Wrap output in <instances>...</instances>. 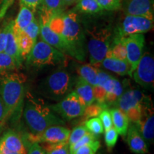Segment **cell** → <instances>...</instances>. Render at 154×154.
Listing matches in <instances>:
<instances>
[{
  "instance_id": "obj_1",
  "label": "cell",
  "mask_w": 154,
  "mask_h": 154,
  "mask_svg": "<svg viewBox=\"0 0 154 154\" xmlns=\"http://www.w3.org/2000/svg\"><path fill=\"white\" fill-rule=\"evenodd\" d=\"M49 26L85 59V29L75 9L53 15L49 21Z\"/></svg>"
},
{
  "instance_id": "obj_2",
  "label": "cell",
  "mask_w": 154,
  "mask_h": 154,
  "mask_svg": "<svg viewBox=\"0 0 154 154\" xmlns=\"http://www.w3.org/2000/svg\"><path fill=\"white\" fill-rule=\"evenodd\" d=\"M25 82L24 75L20 73L11 72L0 75V98L7 119L22 107L25 96Z\"/></svg>"
},
{
  "instance_id": "obj_3",
  "label": "cell",
  "mask_w": 154,
  "mask_h": 154,
  "mask_svg": "<svg viewBox=\"0 0 154 154\" xmlns=\"http://www.w3.org/2000/svg\"><path fill=\"white\" fill-rule=\"evenodd\" d=\"M24 121L31 134H38L48 127L64 124L62 119L57 116L49 106L44 102L27 94V100L23 112Z\"/></svg>"
},
{
  "instance_id": "obj_4",
  "label": "cell",
  "mask_w": 154,
  "mask_h": 154,
  "mask_svg": "<svg viewBox=\"0 0 154 154\" xmlns=\"http://www.w3.org/2000/svg\"><path fill=\"white\" fill-rule=\"evenodd\" d=\"M86 35H88L87 50L91 65L99 67L104 59L112 42L114 30L109 25L94 26L85 28Z\"/></svg>"
},
{
  "instance_id": "obj_5",
  "label": "cell",
  "mask_w": 154,
  "mask_h": 154,
  "mask_svg": "<svg viewBox=\"0 0 154 154\" xmlns=\"http://www.w3.org/2000/svg\"><path fill=\"white\" fill-rule=\"evenodd\" d=\"M76 78L66 69H57L42 83V94L51 100L60 101L74 91Z\"/></svg>"
},
{
  "instance_id": "obj_6",
  "label": "cell",
  "mask_w": 154,
  "mask_h": 154,
  "mask_svg": "<svg viewBox=\"0 0 154 154\" xmlns=\"http://www.w3.org/2000/svg\"><path fill=\"white\" fill-rule=\"evenodd\" d=\"M66 56L43 40L36 42L26 57V64L31 68L41 69L60 64L66 61Z\"/></svg>"
},
{
  "instance_id": "obj_7",
  "label": "cell",
  "mask_w": 154,
  "mask_h": 154,
  "mask_svg": "<svg viewBox=\"0 0 154 154\" xmlns=\"http://www.w3.org/2000/svg\"><path fill=\"white\" fill-rule=\"evenodd\" d=\"M50 18H51V16L47 12L40 9V16L38 22H39L40 26L39 34L42 39L64 54L70 56L78 61H84L85 59L77 52L62 36L56 33L49 27V21Z\"/></svg>"
},
{
  "instance_id": "obj_8",
  "label": "cell",
  "mask_w": 154,
  "mask_h": 154,
  "mask_svg": "<svg viewBox=\"0 0 154 154\" xmlns=\"http://www.w3.org/2000/svg\"><path fill=\"white\" fill-rule=\"evenodd\" d=\"M49 108L65 120H72L82 116L86 106L76 92L72 91L56 104L49 106Z\"/></svg>"
},
{
  "instance_id": "obj_9",
  "label": "cell",
  "mask_w": 154,
  "mask_h": 154,
  "mask_svg": "<svg viewBox=\"0 0 154 154\" xmlns=\"http://www.w3.org/2000/svg\"><path fill=\"white\" fill-rule=\"evenodd\" d=\"M153 19L142 16L126 15L122 22L114 29V34L121 36L144 34L153 29Z\"/></svg>"
},
{
  "instance_id": "obj_10",
  "label": "cell",
  "mask_w": 154,
  "mask_h": 154,
  "mask_svg": "<svg viewBox=\"0 0 154 154\" xmlns=\"http://www.w3.org/2000/svg\"><path fill=\"white\" fill-rule=\"evenodd\" d=\"M142 87L153 90L154 87V59L149 52L143 53L131 76Z\"/></svg>"
},
{
  "instance_id": "obj_11",
  "label": "cell",
  "mask_w": 154,
  "mask_h": 154,
  "mask_svg": "<svg viewBox=\"0 0 154 154\" xmlns=\"http://www.w3.org/2000/svg\"><path fill=\"white\" fill-rule=\"evenodd\" d=\"M70 133L71 131L69 128L61 125H54L48 127L40 134H28L26 142L31 145L34 143H55L68 141Z\"/></svg>"
},
{
  "instance_id": "obj_12",
  "label": "cell",
  "mask_w": 154,
  "mask_h": 154,
  "mask_svg": "<svg viewBox=\"0 0 154 154\" xmlns=\"http://www.w3.org/2000/svg\"><path fill=\"white\" fill-rule=\"evenodd\" d=\"M124 40L126 48L127 61L131 66L129 75L131 76L144 53L145 36L143 34H131V35L125 36Z\"/></svg>"
},
{
  "instance_id": "obj_13",
  "label": "cell",
  "mask_w": 154,
  "mask_h": 154,
  "mask_svg": "<svg viewBox=\"0 0 154 154\" xmlns=\"http://www.w3.org/2000/svg\"><path fill=\"white\" fill-rule=\"evenodd\" d=\"M138 131L146 143H151L154 138V113L151 100L146 99L142 103L141 116L136 124Z\"/></svg>"
},
{
  "instance_id": "obj_14",
  "label": "cell",
  "mask_w": 154,
  "mask_h": 154,
  "mask_svg": "<svg viewBox=\"0 0 154 154\" xmlns=\"http://www.w3.org/2000/svg\"><path fill=\"white\" fill-rule=\"evenodd\" d=\"M122 7L126 15L154 19L153 0H125Z\"/></svg>"
},
{
  "instance_id": "obj_15",
  "label": "cell",
  "mask_w": 154,
  "mask_h": 154,
  "mask_svg": "<svg viewBox=\"0 0 154 154\" xmlns=\"http://www.w3.org/2000/svg\"><path fill=\"white\" fill-rule=\"evenodd\" d=\"M146 99V96L139 90L129 89L121 94L114 106L124 113H126L131 108L141 105Z\"/></svg>"
},
{
  "instance_id": "obj_16",
  "label": "cell",
  "mask_w": 154,
  "mask_h": 154,
  "mask_svg": "<svg viewBox=\"0 0 154 154\" xmlns=\"http://www.w3.org/2000/svg\"><path fill=\"white\" fill-rule=\"evenodd\" d=\"M126 142L132 153L136 154H146L149 153V146L146 141L138 131L134 124L128 126L126 133Z\"/></svg>"
},
{
  "instance_id": "obj_17",
  "label": "cell",
  "mask_w": 154,
  "mask_h": 154,
  "mask_svg": "<svg viewBox=\"0 0 154 154\" xmlns=\"http://www.w3.org/2000/svg\"><path fill=\"white\" fill-rule=\"evenodd\" d=\"M6 24H7V42H6L5 52L10 56L16 61L17 66L20 67L23 59L19 52L17 36L13 29L14 21H9Z\"/></svg>"
},
{
  "instance_id": "obj_18",
  "label": "cell",
  "mask_w": 154,
  "mask_h": 154,
  "mask_svg": "<svg viewBox=\"0 0 154 154\" xmlns=\"http://www.w3.org/2000/svg\"><path fill=\"white\" fill-rule=\"evenodd\" d=\"M100 66L120 76L130 75L131 66L128 61L113 57L109 51H107L106 55L101 61Z\"/></svg>"
},
{
  "instance_id": "obj_19",
  "label": "cell",
  "mask_w": 154,
  "mask_h": 154,
  "mask_svg": "<svg viewBox=\"0 0 154 154\" xmlns=\"http://www.w3.org/2000/svg\"><path fill=\"white\" fill-rule=\"evenodd\" d=\"M0 142L9 151L22 154H26L27 152L23 138L13 130H9L5 133L0 139Z\"/></svg>"
},
{
  "instance_id": "obj_20",
  "label": "cell",
  "mask_w": 154,
  "mask_h": 154,
  "mask_svg": "<svg viewBox=\"0 0 154 154\" xmlns=\"http://www.w3.org/2000/svg\"><path fill=\"white\" fill-rule=\"evenodd\" d=\"M74 91L77 94V95L79 96V97L86 106L91 104L95 101L93 86L90 85L80 76H77Z\"/></svg>"
},
{
  "instance_id": "obj_21",
  "label": "cell",
  "mask_w": 154,
  "mask_h": 154,
  "mask_svg": "<svg viewBox=\"0 0 154 154\" xmlns=\"http://www.w3.org/2000/svg\"><path fill=\"white\" fill-rule=\"evenodd\" d=\"M34 18L35 17L33 11L26 6L20 4V9L13 24V29L15 34L17 35L20 32H23Z\"/></svg>"
},
{
  "instance_id": "obj_22",
  "label": "cell",
  "mask_w": 154,
  "mask_h": 154,
  "mask_svg": "<svg viewBox=\"0 0 154 154\" xmlns=\"http://www.w3.org/2000/svg\"><path fill=\"white\" fill-rule=\"evenodd\" d=\"M113 128L116 130L119 135L126 136L128 126H129V120L127 118L125 113L121 111L118 108L114 107L110 110Z\"/></svg>"
},
{
  "instance_id": "obj_23",
  "label": "cell",
  "mask_w": 154,
  "mask_h": 154,
  "mask_svg": "<svg viewBox=\"0 0 154 154\" xmlns=\"http://www.w3.org/2000/svg\"><path fill=\"white\" fill-rule=\"evenodd\" d=\"M125 36L116 35L113 33V37L109 52L116 59L123 61H127L126 48L125 44Z\"/></svg>"
},
{
  "instance_id": "obj_24",
  "label": "cell",
  "mask_w": 154,
  "mask_h": 154,
  "mask_svg": "<svg viewBox=\"0 0 154 154\" xmlns=\"http://www.w3.org/2000/svg\"><path fill=\"white\" fill-rule=\"evenodd\" d=\"M98 67L91 64L81 65L77 69V72L81 78L88 83L93 87L96 86L99 82L98 77Z\"/></svg>"
},
{
  "instance_id": "obj_25",
  "label": "cell",
  "mask_w": 154,
  "mask_h": 154,
  "mask_svg": "<svg viewBox=\"0 0 154 154\" xmlns=\"http://www.w3.org/2000/svg\"><path fill=\"white\" fill-rule=\"evenodd\" d=\"M74 9L77 12L88 15L99 14L103 11L96 0H78Z\"/></svg>"
},
{
  "instance_id": "obj_26",
  "label": "cell",
  "mask_w": 154,
  "mask_h": 154,
  "mask_svg": "<svg viewBox=\"0 0 154 154\" xmlns=\"http://www.w3.org/2000/svg\"><path fill=\"white\" fill-rule=\"evenodd\" d=\"M83 146H90L94 152H96L99 150L101 145H100V142L98 138L95 137L91 134H90L89 132H88L80 140H79L76 143H75L74 145L69 147V153H70V154H72L73 152Z\"/></svg>"
},
{
  "instance_id": "obj_27",
  "label": "cell",
  "mask_w": 154,
  "mask_h": 154,
  "mask_svg": "<svg viewBox=\"0 0 154 154\" xmlns=\"http://www.w3.org/2000/svg\"><path fill=\"white\" fill-rule=\"evenodd\" d=\"M16 36L17 38V43H18L19 52H20L22 59L24 60V59H26L29 54L32 51V48L35 44V42L30 37H29L24 32H20Z\"/></svg>"
},
{
  "instance_id": "obj_28",
  "label": "cell",
  "mask_w": 154,
  "mask_h": 154,
  "mask_svg": "<svg viewBox=\"0 0 154 154\" xmlns=\"http://www.w3.org/2000/svg\"><path fill=\"white\" fill-rule=\"evenodd\" d=\"M41 9L47 12L50 16L63 12L62 0H42Z\"/></svg>"
},
{
  "instance_id": "obj_29",
  "label": "cell",
  "mask_w": 154,
  "mask_h": 154,
  "mask_svg": "<svg viewBox=\"0 0 154 154\" xmlns=\"http://www.w3.org/2000/svg\"><path fill=\"white\" fill-rule=\"evenodd\" d=\"M42 149L47 154H70L68 141L61 143H42Z\"/></svg>"
},
{
  "instance_id": "obj_30",
  "label": "cell",
  "mask_w": 154,
  "mask_h": 154,
  "mask_svg": "<svg viewBox=\"0 0 154 154\" xmlns=\"http://www.w3.org/2000/svg\"><path fill=\"white\" fill-rule=\"evenodd\" d=\"M16 61L5 51L0 52V75L18 69Z\"/></svg>"
},
{
  "instance_id": "obj_31",
  "label": "cell",
  "mask_w": 154,
  "mask_h": 154,
  "mask_svg": "<svg viewBox=\"0 0 154 154\" xmlns=\"http://www.w3.org/2000/svg\"><path fill=\"white\" fill-rule=\"evenodd\" d=\"M123 93H124V89H123L122 84L118 79L115 78L114 84H113L112 89L106 94V105L114 106Z\"/></svg>"
},
{
  "instance_id": "obj_32",
  "label": "cell",
  "mask_w": 154,
  "mask_h": 154,
  "mask_svg": "<svg viewBox=\"0 0 154 154\" xmlns=\"http://www.w3.org/2000/svg\"><path fill=\"white\" fill-rule=\"evenodd\" d=\"M84 126L90 134L96 138H99V136L103 133V127L99 118L94 117L88 119L84 122Z\"/></svg>"
},
{
  "instance_id": "obj_33",
  "label": "cell",
  "mask_w": 154,
  "mask_h": 154,
  "mask_svg": "<svg viewBox=\"0 0 154 154\" xmlns=\"http://www.w3.org/2000/svg\"><path fill=\"white\" fill-rule=\"evenodd\" d=\"M107 107L108 106L106 103L102 104V103H99L98 102L94 101L91 104L86 106L85 110H84V112L82 115L83 118L86 121L88 119L98 117L102 111L107 109Z\"/></svg>"
},
{
  "instance_id": "obj_34",
  "label": "cell",
  "mask_w": 154,
  "mask_h": 154,
  "mask_svg": "<svg viewBox=\"0 0 154 154\" xmlns=\"http://www.w3.org/2000/svg\"><path fill=\"white\" fill-rule=\"evenodd\" d=\"M23 32L36 43L38 36L39 35L40 33L39 22L38 19L34 18L32 22L24 29Z\"/></svg>"
},
{
  "instance_id": "obj_35",
  "label": "cell",
  "mask_w": 154,
  "mask_h": 154,
  "mask_svg": "<svg viewBox=\"0 0 154 154\" xmlns=\"http://www.w3.org/2000/svg\"><path fill=\"white\" fill-rule=\"evenodd\" d=\"M103 10L113 11L122 8V0H96Z\"/></svg>"
},
{
  "instance_id": "obj_36",
  "label": "cell",
  "mask_w": 154,
  "mask_h": 154,
  "mask_svg": "<svg viewBox=\"0 0 154 154\" xmlns=\"http://www.w3.org/2000/svg\"><path fill=\"white\" fill-rule=\"evenodd\" d=\"M88 132V131L84 126H79L75 127L74 129L71 131L70 135H69L68 140L69 147L74 145L75 143H76L79 140H80Z\"/></svg>"
},
{
  "instance_id": "obj_37",
  "label": "cell",
  "mask_w": 154,
  "mask_h": 154,
  "mask_svg": "<svg viewBox=\"0 0 154 154\" xmlns=\"http://www.w3.org/2000/svg\"><path fill=\"white\" fill-rule=\"evenodd\" d=\"M119 134L113 127H111L110 129L105 131L104 134V140L106 145L109 151L112 149L116 144L118 141Z\"/></svg>"
},
{
  "instance_id": "obj_38",
  "label": "cell",
  "mask_w": 154,
  "mask_h": 154,
  "mask_svg": "<svg viewBox=\"0 0 154 154\" xmlns=\"http://www.w3.org/2000/svg\"><path fill=\"white\" fill-rule=\"evenodd\" d=\"M142 112V104L138 106L131 108L125 113L127 118L129 120V122L132 124H136L141 116Z\"/></svg>"
},
{
  "instance_id": "obj_39",
  "label": "cell",
  "mask_w": 154,
  "mask_h": 154,
  "mask_svg": "<svg viewBox=\"0 0 154 154\" xmlns=\"http://www.w3.org/2000/svg\"><path fill=\"white\" fill-rule=\"evenodd\" d=\"M99 116L102 123V125H103V129L105 131L110 129L111 127H113L112 117H111V112L109 109H106L103 110L100 113Z\"/></svg>"
},
{
  "instance_id": "obj_40",
  "label": "cell",
  "mask_w": 154,
  "mask_h": 154,
  "mask_svg": "<svg viewBox=\"0 0 154 154\" xmlns=\"http://www.w3.org/2000/svg\"><path fill=\"white\" fill-rule=\"evenodd\" d=\"M42 0H21L20 4L26 6L34 13L36 9L41 5Z\"/></svg>"
},
{
  "instance_id": "obj_41",
  "label": "cell",
  "mask_w": 154,
  "mask_h": 154,
  "mask_svg": "<svg viewBox=\"0 0 154 154\" xmlns=\"http://www.w3.org/2000/svg\"><path fill=\"white\" fill-rule=\"evenodd\" d=\"M14 1V0H0V19L4 18Z\"/></svg>"
},
{
  "instance_id": "obj_42",
  "label": "cell",
  "mask_w": 154,
  "mask_h": 154,
  "mask_svg": "<svg viewBox=\"0 0 154 154\" xmlns=\"http://www.w3.org/2000/svg\"><path fill=\"white\" fill-rule=\"evenodd\" d=\"M7 42V24L0 27V52L5 51Z\"/></svg>"
},
{
  "instance_id": "obj_43",
  "label": "cell",
  "mask_w": 154,
  "mask_h": 154,
  "mask_svg": "<svg viewBox=\"0 0 154 154\" xmlns=\"http://www.w3.org/2000/svg\"><path fill=\"white\" fill-rule=\"evenodd\" d=\"M26 154H47V153L42 149L39 143H34L29 146Z\"/></svg>"
},
{
  "instance_id": "obj_44",
  "label": "cell",
  "mask_w": 154,
  "mask_h": 154,
  "mask_svg": "<svg viewBox=\"0 0 154 154\" xmlns=\"http://www.w3.org/2000/svg\"><path fill=\"white\" fill-rule=\"evenodd\" d=\"M72 154H96L90 146H83L73 152Z\"/></svg>"
},
{
  "instance_id": "obj_45",
  "label": "cell",
  "mask_w": 154,
  "mask_h": 154,
  "mask_svg": "<svg viewBox=\"0 0 154 154\" xmlns=\"http://www.w3.org/2000/svg\"><path fill=\"white\" fill-rule=\"evenodd\" d=\"M7 115H6V111L5 106L2 101L1 98H0V125L2 126V124L5 123V121L7 120Z\"/></svg>"
},
{
  "instance_id": "obj_46",
  "label": "cell",
  "mask_w": 154,
  "mask_h": 154,
  "mask_svg": "<svg viewBox=\"0 0 154 154\" xmlns=\"http://www.w3.org/2000/svg\"><path fill=\"white\" fill-rule=\"evenodd\" d=\"M0 153H2V154H22V153H17V152L9 151V150L7 149V148H6L5 146L1 143V142H0Z\"/></svg>"
},
{
  "instance_id": "obj_47",
  "label": "cell",
  "mask_w": 154,
  "mask_h": 154,
  "mask_svg": "<svg viewBox=\"0 0 154 154\" xmlns=\"http://www.w3.org/2000/svg\"><path fill=\"white\" fill-rule=\"evenodd\" d=\"M78 0H62V3L63 7H69V6H71L74 4H76Z\"/></svg>"
},
{
  "instance_id": "obj_48",
  "label": "cell",
  "mask_w": 154,
  "mask_h": 154,
  "mask_svg": "<svg viewBox=\"0 0 154 154\" xmlns=\"http://www.w3.org/2000/svg\"><path fill=\"white\" fill-rule=\"evenodd\" d=\"M2 131V125H0V133Z\"/></svg>"
},
{
  "instance_id": "obj_49",
  "label": "cell",
  "mask_w": 154,
  "mask_h": 154,
  "mask_svg": "<svg viewBox=\"0 0 154 154\" xmlns=\"http://www.w3.org/2000/svg\"><path fill=\"white\" fill-rule=\"evenodd\" d=\"M0 154H2V153H0Z\"/></svg>"
}]
</instances>
